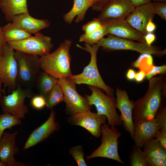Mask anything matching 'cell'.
Masks as SVG:
<instances>
[{"label": "cell", "instance_id": "1", "mask_svg": "<svg viewBox=\"0 0 166 166\" xmlns=\"http://www.w3.org/2000/svg\"><path fill=\"white\" fill-rule=\"evenodd\" d=\"M164 75L156 76L149 80L145 94L134 101L132 113L133 123L154 119L163 106V99L166 96V83Z\"/></svg>", "mask_w": 166, "mask_h": 166}, {"label": "cell", "instance_id": "2", "mask_svg": "<svg viewBox=\"0 0 166 166\" xmlns=\"http://www.w3.org/2000/svg\"><path fill=\"white\" fill-rule=\"evenodd\" d=\"M72 44L70 40L66 39L53 52L39 57L42 71L58 79L72 75L69 53Z\"/></svg>", "mask_w": 166, "mask_h": 166}, {"label": "cell", "instance_id": "3", "mask_svg": "<svg viewBox=\"0 0 166 166\" xmlns=\"http://www.w3.org/2000/svg\"><path fill=\"white\" fill-rule=\"evenodd\" d=\"M77 46L89 53L90 55V62L84 68L81 73L77 75H72L68 78L76 84H85L96 87L104 91L107 95L113 96V89L105 83L98 69L97 54L100 46L97 44L92 45L85 44L84 47L77 44Z\"/></svg>", "mask_w": 166, "mask_h": 166}, {"label": "cell", "instance_id": "4", "mask_svg": "<svg viewBox=\"0 0 166 166\" xmlns=\"http://www.w3.org/2000/svg\"><path fill=\"white\" fill-rule=\"evenodd\" d=\"M88 87L92 93L85 97L91 106H95L97 113L106 117L108 124L111 127L122 125L120 116L116 110V98L105 94L99 88L90 85H88Z\"/></svg>", "mask_w": 166, "mask_h": 166}, {"label": "cell", "instance_id": "5", "mask_svg": "<svg viewBox=\"0 0 166 166\" xmlns=\"http://www.w3.org/2000/svg\"><path fill=\"white\" fill-rule=\"evenodd\" d=\"M18 66L17 85L31 89L42 71L39 56L15 50Z\"/></svg>", "mask_w": 166, "mask_h": 166}, {"label": "cell", "instance_id": "6", "mask_svg": "<svg viewBox=\"0 0 166 166\" xmlns=\"http://www.w3.org/2000/svg\"><path fill=\"white\" fill-rule=\"evenodd\" d=\"M103 38L97 44L107 52L119 50L134 51L152 55L163 56L166 53V49L161 50L153 46H149L145 43L136 42L133 40L123 38L110 35Z\"/></svg>", "mask_w": 166, "mask_h": 166}, {"label": "cell", "instance_id": "7", "mask_svg": "<svg viewBox=\"0 0 166 166\" xmlns=\"http://www.w3.org/2000/svg\"><path fill=\"white\" fill-rule=\"evenodd\" d=\"M101 143L100 146L90 155L86 156L89 160L96 157L107 158L124 164L125 163L120 156L118 151V138L121 134L117 129L105 124L101 127Z\"/></svg>", "mask_w": 166, "mask_h": 166}, {"label": "cell", "instance_id": "8", "mask_svg": "<svg viewBox=\"0 0 166 166\" xmlns=\"http://www.w3.org/2000/svg\"><path fill=\"white\" fill-rule=\"evenodd\" d=\"M33 96L31 89L18 85L10 94L3 95L0 106L3 113L13 115L22 119L25 117L29 111L25 103V99Z\"/></svg>", "mask_w": 166, "mask_h": 166}, {"label": "cell", "instance_id": "9", "mask_svg": "<svg viewBox=\"0 0 166 166\" xmlns=\"http://www.w3.org/2000/svg\"><path fill=\"white\" fill-rule=\"evenodd\" d=\"M7 43L15 51L40 56L50 53L53 46L51 38L39 32L26 39Z\"/></svg>", "mask_w": 166, "mask_h": 166}, {"label": "cell", "instance_id": "10", "mask_svg": "<svg viewBox=\"0 0 166 166\" xmlns=\"http://www.w3.org/2000/svg\"><path fill=\"white\" fill-rule=\"evenodd\" d=\"M58 84L63 91L66 104V113L70 115L89 111L91 106L87 99L80 95L76 89V84L69 78H59Z\"/></svg>", "mask_w": 166, "mask_h": 166}, {"label": "cell", "instance_id": "11", "mask_svg": "<svg viewBox=\"0 0 166 166\" xmlns=\"http://www.w3.org/2000/svg\"><path fill=\"white\" fill-rule=\"evenodd\" d=\"M15 50L7 43L0 50V79L12 91L17 86V63Z\"/></svg>", "mask_w": 166, "mask_h": 166}, {"label": "cell", "instance_id": "12", "mask_svg": "<svg viewBox=\"0 0 166 166\" xmlns=\"http://www.w3.org/2000/svg\"><path fill=\"white\" fill-rule=\"evenodd\" d=\"M106 119L105 116L89 110L71 115L68 121L70 124L80 126L89 131L93 136L98 138L101 135V127L106 123Z\"/></svg>", "mask_w": 166, "mask_h": 166}, {"label": "cell", "instance_id": "13", "mask_svg": "<svg viewBox=\"0 0 166 166\" xmlns=\"http://www.w3.org/2000/svg\"><path fill=\"white\" fill-rule=\"evenodd\" d=\"M116 107L121 112L122 124L133 140L134 130L132 118L134 101L130 100L126 90L117 87L116 90Z\"/></svg>", "mask_w": 166, "mask_h": 166}, {"label": "cell", "instance_id": "14", "mask_svg": "<svg viewBox=\"0 0 166 166\" xmlns=\"http://www.w3.org/2000/svg\"><path fill=\"white\" fill-rule=\"evenodd\" d=\"M106 35H112L119 38L145 43L144 35L132 27L126 19L108 20L102 22Z\"/></svg>", "mask_w": 166, "mask_h": 166}, {"label": "cell", "instance_id": "15", "mask_svg": "<svg viewBox=\"0 0 166 166\" xmlns=\"http://www.w3.org/2000/svg\"><path fill=\"white\" fill-rule=\"evenodd\" d=\"M135 8L129 0H109L100 11L97 18L102 22L125 19Z\"/></svg>", "mask_w": 166, "mask_h": 166}, {"label": "cell", "instance_id": "16", "mask_svg": "<svg viewBox=\"0 0 166 166\" xmlns=\"http://www.w3.org/2000/svg\"><path fill=\"white\" fill-rule=\"evenodd\" d=\"M49 117L43 124L33 131L29 136L23 147L27 149L43 141L54 132L58 131L60 127L56 121V113L52 109Z\"/></svg>", "mask_w": 166, "mask_h": 166}, {"label": "cell", "instance_id": "17", "mask_svg": "<svg viewBox=\"0 0 166 166\" xmlns=\"http://www.w3.org/2000/svg\"><path fill=\"white\" fill-rule=\"evenodd\" d=\"M17 131L13 133L4 132L0 140V160L6 166H26L24 164L17 161L14 155L19 149L16 145V138Z\"/></svg>", "mask_w": 166, "mask_h": 166}, {"label": "cell", "instance_id": "18", "mask_svg": "<svg viewBox=\"0 0 166 166\" xmlns=\"http://www.w3.org/2000/svg\"><path fill=\"white\" fill-rule=\"evenodd\" d=\"M156 14L153 3L136 7L134 10L127 17L126 19L134 29L143 35L146 33L145 26L150 19H153Z\"/></svg>", "mask_w": 166, "mask_h": 166}, {"label": "cell", "instance_id": "19", "mask_svg": "<svg viewBox=\"0 0 166 166\" xmlns=\"http://www.w3.org/2000/svg\"><path fill=\"white\" fill-rule=\"evenodd\" d=\"M135 145L142 148L148 140L155 138L159 130V125L156 117L149 120L137 121L134 123Z\"/></svg>", "mask_w": 166, "mask_h": 166}, {"label": "cell", "instance_id": "20", "mask_svg": "<svg viewBox=\"0 0 166 166\" xmlns=\"http://www.w3.org/2000/svg\"><path fill=\"white\" fill-rule=\"evenodd\" d=\"M15 26L27 32L35 34L48 27L51 23L46 19H39L32 17L29 13L14 16L11 22Z\"/></svg>", "mask_w": 166, "mask_h": 166}, {"label": "cell", "instance_id": "21", "mask_svg": "<svg viewBox=\"0 0 166 166\" xmlns=\"http://www.w3.org/2000/svg\"><path fill=\"white\" fill-rule=\"evenodd\" d=\"M92 4L90 0H74L72 8L63 15L64 21L67 24H71L75 18L74 22L76 23L82 21Z\"/></svg>", "mask_w": 166, "mask_h": 166}, {"label": "cell", "instance_id": "22", "mask_svg": "<svg viewBox=\"0 0 166 166\" xmlns=\"http://www.w3.org/2000/svg\"><path fill=\"white\" fill-rule=\"evenodd\" d=\"M0 9L8 21L15 15L29 13L27 0H0Z\"/></svg>", "mask_w": 166, "mask_h": 166}, {"label": "cell", "instance_id": "23", "mask_svg": "<svg viewBox=\"0 0 166 166\" xmlns=\"http://www.w3.org/2000/svg\"><path fill=\"white\" fill-rule=\"evenodd\" d=\"M3 35L7 43L18 41L31 36L32 34L9 23L2 27Z\"/></svg>", "mask_w": 166, "mask_h": 166}, {"label": "cell", "instance_id": "24", "mask_svg": "<svg viewBox=\"0 0 166 166\" xmlns=\"http://www.w3.org/2000/svg\"><path fill=\"white\" fill-rule=\"evenodd\" d=\"M58 80L47 73L41 71L36 83L39 94L44 96L47 100L51 90L57 84Z\"/></svg>", "mask_w": 166, "mask_h": 166}, {"label": "cell", "instance_id": "25", "mask_svg": "<svg viewBox=\"0 0 166 166\" xmlns=\"http://www.w3.org/2000/svg\"><path fill=\"white\" fill-rule=\"evenodd\" d=\"M142 148L146 157L166 159V148L155 138L147 140Z\"/></svg>", "mask_w": 166, "mask_h": 166}, {"label": "cell", "instance_id": "26", "mask_svg": "<svg viewBox=\"0 0 166 166\" xmlns=\"http://www.w3.org/2000/svg\"><path fill=\"white\" fill-rule=\"evenodd\" d=\"M21 123V119L13 115L5 113H0V140L6 129H11Z\"/></svg>", "mask_w": 166, "mask_h": 166}, {"label": "cell", "instance_id": "27", "mask_svg": "<svg viewBox=\"0 0 166 166\" xmlns=\"http://www.w3.org/2000/svg\"><path fill=\"white\" fill-rule=\"evenodd\" d=\"M141 148L134 145L129 158L131 166H148L147 157Z\"/></svg>", "mask_w": 166, "mask_h": 166}, {"label": "cell", "instance_id": "28", "mask_svg": "<svg viewBox=\"0 0 166 166\" xmlns=\"http://www.w3.org/2000/svg\"><path fill=\"white\" fill-rule=\"evenodd\" d=\"M106 35L105 27L102 26L97 30L89 34L84 33L80 36L79 42L85 44L92 45L97 44Z\"/></svg>", "mask_w": 166, "mask_h": 166}, {"label": "cell", "instance_id": "29", "mask_svg": "<svg viewBox=\"0 0 166 166\" xmlns=\"http://www.w3.org/2000/svg\"><path fill=\"white\" fill-rule=\"evenodd\" d=\"M46 101V106L48 109H50L60 103L64 101L63 91L58 83L54 86L51 90Z\"/></svg>", "mask_w": 166, "mask_h": 166}, {"label": "cell", "instance_id": "30", "mask_svg": "<svg viewBox=\"0 0 166 166\" xmlns=\"http://www.w3.org/2000/svg\"><path fill=\"white\" fill-rule=\"evenodd\" d=\"M132 65L133 67L143 70L146 74L154 65L152 55L148 53H141Z\"/></svg>", "mask_w": 166, "mask_h": 166}, {"label": "cell", "instance_id": "31", "mask_svg": "<svg viewBox=\"0 0 166 166\" xmlns=\"http://www.w3.org/2000/svg\"><path fill=\"white\" fill-rule=\"evenodd\" d=\"M69 153L75 160L78 166H86L87 164L84 159V153L81 145H77L71 148Z\"/></svg>", "mask_w": 166, "mask_h": 166}, {"label": "cell", "instance_id": "32", "mask_svg": "<svg viewBox=\"0 0 166 166\" xmlns=\"http://www.w3.org/2000/svg\"><path fill=\"white\" fill-rule=\"evenodd\" d=\"M103 23L98 18H94L83 26L82 29L85 34H89L99 29Z\"/></svg>", "mask_w": 166, "mask_h": 166}, {"label": "cell", "instance_id": "33", "mask_svg": "<svg viewBox=\"0 0 166 166\" xmlns=\"http://www.w3.org/2000/svg\"><path fill=\"white\" fill-rule=\"evenodd\" d=\"M31 98L30 105L35 109L41 110L46 105V99L40 94L33 95Z\"/></svg>", "mask_w": 166, "mask_h": 166}, {"label": "cell", "instance_id": "34", "mask_svg": "<svg viewBox=\"0 0 166 166\" xmlns=\"http://www.w3.org/2000/svg\"><path fill=\"white\" fill-rule=\"evenodd\" d=\"M155 117L159 125V131L166 132V106H163L160 109Z\"/></svg>", "mask_w": 166, "mask_h": 166}, {"label": "cell", "instance_id": "35", "mask_svg": "<svg viewBox=\"0 0 166 166\" xmlns=\"http://www.w3.org/2000/svg\"><path fill=\"white\" fill-rule=\"evenodd\" d=\"M166 73V65L160 66L154 65L149 72L146 73V78L148 80L158 75H164Z\"/></svg>", "mask_w": 166, "mask_h": 166}, {"label": "cell", "instance_id": "36", "mask_svg": "<svg viewBox=\"0 0 166 166\" xmlns=\"http://www.w3.org/2000/svg\"><path fill=\"white\" fill-rule=\"evenodd\" d=\"M153 6L156 14L162 19L166 21V3L165 2H154Z\"/></svg>", "mask_w": 166, "mask_h": 166}, {"label": "cell", "instance_id": "37", "mask_svg": "<svg viewBox=\"0 0 166 166\" xmlns=\"http://www.w3.org/2000/svg\"><path fill=\"white\" fill-rule=\"evenodd\" d=\"M147 162L148 166H165L166 159L147 157Z\"/></svg>", "mask_w": 166, "mask_h": 166}, {"label": "cell", "instance_id": "38", "mask_svg": "<svg viewBox=\"0 0 166 166\" xmlns=\"http://www.w3.org/2000/svg\"><path fill=\"white\" fill-rule=\"evenodd\" d=\"M92 2L91 6L92 10L99 11L109 0H90Z\"/></svg>", "mask_w": 166, "mask_h": 166}, {"label": "cell", "instance_id": "39", "mask_svg": "<svg viewBox=\"0 0 166 166\" xmlns=\"http://www.w3.org/2000/svg\"><path fill=\"white\" fill-rule=\"evenodd\" d=\"M166 148V132L158 131L155 137Z\"/></svg>", "mask_w": 166, "mask_h": 166}, {"label": "cell", "instance_id": "40", "mask_svg": "<svg viewBox=\"0 0 166 166\" xmlns=\"http://www.w3.org/2000/svg\"><path fill=\"white\" fill-rule=\"evenodd\" d=\"M144 36L145 43L149 46L152 45L156 39V36L153 33H147Z\"/></svg>", "mask_w": 166, "mask_h": 166}, {"label": "cell", "instance_id": "41", "mask_svg": "<svg viewBox=\"0 0 166 166\" xmlns=\"http://www.w3.org/2000/svg\"><path fill=\"white\" fill-rule=\"evenodd\" d=\"M152 19H149L146 25L145 28L146 33H153L156 29V26Z\"/></svg>", "mask_w": 166, "mask_h": 166}, {"label": "cell", "instance_id": "42", "mask_svg": "<svg viewBox=\"0 0 166 166\" xmlns=\"http://www.w3.org/2000/svg\"><path fill=\"white\" fill-rule=\"evenodd\" d=\"M146 73L142 70H139L136 72L134 81L138 83L143 82L146 78Z\"/></svg>", "mask_w": 166, "mask_h": 166}, {"label": "cell", "instance_id": "43", "mask_svg": "<svg viewBox=\"0 0 166 166\" xmlns=\"http://www.w3.org/2000/svg\"><path fill=\"white\" fill-rule=\"evenodd\" d=\"M131 3L136 7L144 5L151 2L152 0H129Z\"/></svg>", "mask_w": 166, "mask_h": 166}, {"label": "cell", "instance_id": "44", "mask_svg": "<svg viewBox=\"0 0 166 166\" xmlns=\"http://www.w3.org/2000/svg\"><path fill=\"white\" fill-rule=\"evenodd\" d=\"M136 73L134 69L131 68L128 69L126 73V79L130 81H134Z\"/></svg>", "mask_w": 166, "mask_h": 166}, {"label": "cell", "instance_id": "45", "mask_svg": "<svg viewBox=\"0 0 166 166\" xmlns=\"http://www.w3.org/2000/svg\"><path fill=\"white\" fill-rule=\"evenodd\" d=\"M2 27L1 26L0 24V50L2 49L4 46L7 43L4 38Z\"/></svg>", "mask_w": 166, "mask_h": 166}, {"label": "cell", "instance_id": "46", "mask_svg": "<svg viewBox=\"0 0 166 166\" xmlns=\"http://www.w3.org/2000/svg\"><path fill=\"white\" fill-rule=\"evenodd\" d=\"M2 82L0 79V105L3 96L2 95Z\"/></svg>", "mask_w": 166, "mask_h": 166}, {"label": "cell", "instance_id": "47", "mask_svg": "<svg viewBox=\"0 0 166 166\" xmlns=\"http://www.w3.org/2000/svg\"><path fill=\"white\" fill-rule=\"evenodd\" d=\"M152 1H153L154 2H165L166 0H152Z\"/></svg>", "mask_w": 166, "mask_h": 166}, {"label": "cell", "instance_id": "48", "mask_svg": "<svg viewBox=\"0 0 166 166\" xmlns=\"http://www.w3.org/2000/svg\"><path fill=\"white\" fill-rule=\"evenodd\" d=\"M5 165L0 160V166H5Z\"/></svg>", "mask_w": 166, "mask_h": 166}]
</instances>
